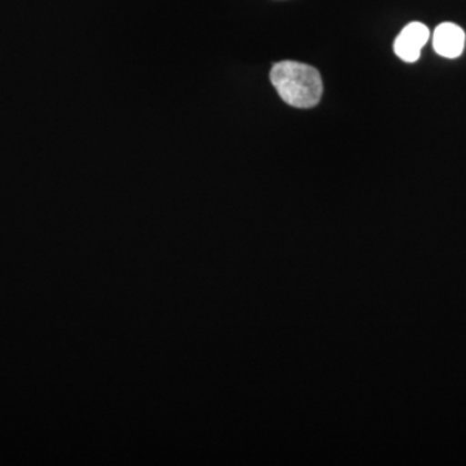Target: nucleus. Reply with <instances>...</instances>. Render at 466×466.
I'll use <instances>...</instances> for the list:
<instances>
[{
	"label": "nucleus",
	"mask_w": 466,
	"mask_h": 466,
	"mask_svg": "<svg viewBox=\"0 0 466 466\" xmlns=\"http://www.w3.org/2000/svg\"><path fill=\"white\" fill-rule=\"evenodd\" d=\"M465 32L452 23H443L435 29L433 35L434 51L441 57L461 56L465 48Z\"/></svg>",
	"instance_id": "obj_3"
},
{
	"label": "nucleus",
	"mask_w": 466,
	"mask_h": 466,
	"mask_svg": "<svg viewBox=\"0 0 466 466\" xmlns=\"http://www.w3.org/2000/svg\"><path fill=\"white\" fill-rule=\"evenodd\" d=\"M269 78L281 99L294 108H312L323 95L320 73L306 64L296 61L275 64Z\"/></svg>",
	"instance_id": "obj_1"
},
{
	"label": "nucleus",
	"mask_w": 466,
	"mask_h": 466,
	"mask_svg": "<svg viewBox=\"0 0 466 466\" xmlns=\"http://www.w3.org/2000/svg\"><path fill=\"white\" fill-rule=\"evenodd\" d=\"M429 38H431V32L424 24H408L395 39V54L406 63H416Z\"/></svg>",
	"instance_id": "obj_2"
}]
</instances>
